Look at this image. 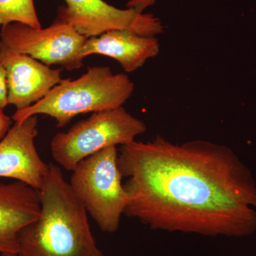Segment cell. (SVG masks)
Wrapping results in <instances>:
<instances>
[{
  "label": "cell",
  "instance_id": "cell-7",
  "mask_svg": "<svg viewBox=\"0 0 256 256\" xmlns=\"http://www.w3.org/2000/svg\"><path fill=\"white\" fill-rule=\"evenodd\" d=\"M87 38L68 24L57 20L44 28L16 22L1 26L0 30V46L48 66L58 65L68 70L84 66L82 50Z\"/></svg>",
  "mask_w": 256,
  "mask_h": 256
},
{
  "label": "cell",
  "instance_id": "cell-14",
  "mask_svg": "<svg viewBox=\"0 0 256 256\" xmlns=\"http://www.w3.org/2000/svg\"><path fill=\"white\" fill-rule=\"evenodd\" d=\"M12 120L4 114V109L0 108V141L4 138L12 127Z\"/></svg>",
  "mask_w": 256,
  "mask_h": 256
},
{
  "label": "cell",
  "instance_id": "cell-13",
  "mask_svg": "<svg viewBox=\"0 0 256 256\" xmlns=\"http://www.w3.org/2000/svg\"><path fill=\"white\" fill-rule=\"evenodd\" d=\"M9 104L6 72L3 66L0 64V108L4 109Z\"/></svg>",
  "mask_w": 256,
  "mask_h": 256
},
{
  "label": "cell",
  "instance_id": "cell-10",
  "mask_svg": "<svg viewBox=\"0 0 256 256\" xmlns=\"http://www.w3.org/2000/svg\"><path fill=\"white\" fill-rule=\"evenodd\" d=\"M40 212L38 190L18 181L0 184V254H18L20 232Z\"/></svg>",
  "mask_w": 256,
  "mask_h": 256
},
{
  "label": "cell",
  "instance_id": "cell-3",
  "mask_svg": "<svg viewBox=\"0 0 256 256\" xmlns=\"http://www.w3.org/2000/svg\"><path fill=\"white\" fill-rule=\"evenodd\" d=\"M134 90V82L127 74H114L109 66L88 67L82 76L62 79L42 100L16 110L12 120L20 122L46 114L55 120L57 127L63 128L78 114L124 106Z\"/></svg>",
  "mask_w": 256,
  "mask_h": 256
},
{
  "label": "cell",
  "instance_id": "cell-2",
  "mask_svg": "<svg viewBox=\"0 0 256 256\" xmlns=\"http://www.w3.org/2000/svg\"><path fill=\"white\" fill-rule=\"evenodd\" d=\"M40 216L18 235V256H105L92 235L88 213L58 165L40 190Z\"/></svg>",
  "mask_w": 256,
  "mask_h": 256
},
{
  "label": "cell",
  "instance_id": "cell-1",
  "mask_svg": "<svg viewBox=\"0 0 256 256\" xmlns=\"http://www.w3.org/2000/svg\"><path fill=\"white\" fill-rule=\"evenodd\" d=\"M124 214L153 230L244 236L256 230V183L230 148L161 136L120 146Z\"/></svg>",
  "mask_w": 256,
  "mask_h": 256
},
{
  "label": "cell",
  "instance_id": "cell-12",
  "mask_svg": "<svg viewBox=\"0 0 256 256\" xmlns=\"http://www.w3.org/2000/svg\"><path fill=\"white\" fill-rule=\"evenodd\" d=\"M16 22L42 28L34 0H0V26Z\"/></svg>",
  "mask_w": 256,
  "mask_h": 256
},
{
  "label": "cell",
  "instance_id": "cell-8",
  "mask_svg": "<svg viewBox=\"0 0 256 256\" xmlns=\"http://www.w3.org/2000/svg\"><path fill=\"white\" fill-rule=\"evenodd\" d=\"M37 126V116L15 122L0 141V178H14L40 191L50 164L42 159L35 146Z\"/></svg>",
  "mask_w": 256,
  "mask_h": 256
},
{
  "label": "cell",
  "instance_id": "cell-5",
  "mask_svg": "<svg viewBox=\"0 0 256 256\" xmlns=\"http://www.w3.org/2000/svg\"><path fill=\"white\" fill-rule=\"evenodd\" d=\"M146 130L142 120L120 106L92 112L67 132L57 133L50 142V152L57 164L72 172L86 158L107 148L134 142Z\"/></svg>",
  "mask_w": 256,
  "mask_h": 256
},
{
  "label": "cell",
  "instance_id": "cell-9",
  "mask_svg": "<svg viewBox=\"0 0 256 256\" xmlns=\"http://www.w3.org/2000/svg\"><path fill=\"white\" fill-rule=\"evenodd\" d=\"M0 64L6 72L8 104L16 110L42 100L62 80V68H50L31 56L1 46Z\"/></svg>",
  "mask_w": 256,
  "mask_h": 256
},
{
  "label": "cell",
  "instance_id": "cell-11",
  "mask_svg": "<svg viewBox=\"0 0 256 256\" xmlns=\"http://www.w3.org/2000/svg\"><path fill=\"white\" fill-rule=\"evenodd\" d=\"M160 52L158 38L138 34L128 30L106 32L98 36L90 37L82 46V58L100 54L114 58L128 73L142 66Z\"/></svg>",
  "mask_w": 256,
  "mask_h": 256
},
{
  "label": "cell",
  "instance_id": "cell-4",
  "mask_svg": "<svg viewBox=\"0 0 256 256\" xmlns=\"http://www.w3.org/2000/svg\"><path fill=\"white\" fill-rule=\"evenodd\" d=\"M117 146L86 158L73 170L70 188L102 232L118 230L129 201L118 164Z\"/></svg>",
  "mask_w": 256,
  "mask_h": 256
},
{
  "label": "cell",
  "instance_id": "cell-6",
  "mask_svg": "<svg viewBox=\"0 0 256 256\" xmlns=\"http://www.w3.org/2000/svg\"><path fill=\"white\" fill-rule=\"evenodd\" d=\"M57 20L68 24L80 34L90 38L112 30H124L146 36L164 32L160 18L144 10L156 0H130L126 9H119L104 0H64Z\"/></svg>",
  "mask_w": 256,
  "mask_h": 256
},
{
  "label": "cell",
  "instance_id": "cell-15",
  "mask_svg": "<svg viewBox=\"0 0 256 256\" xmlns=\"http://www.w3.org/2000/svg\"><path fill=\"white\" fill-rule=\"evenodd\" d=\"M1 256H18V254H1Z\"/></svg>",
  "mask_w": 256,
  "mask_h": 256
}]
</instances>
